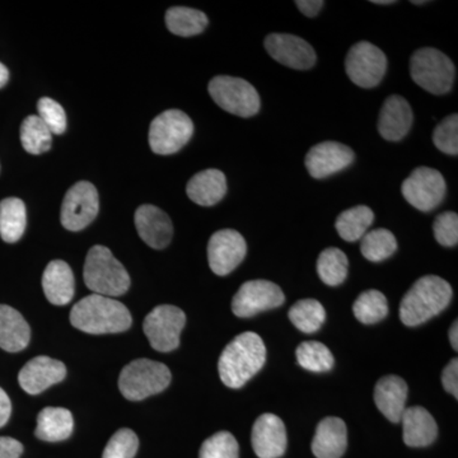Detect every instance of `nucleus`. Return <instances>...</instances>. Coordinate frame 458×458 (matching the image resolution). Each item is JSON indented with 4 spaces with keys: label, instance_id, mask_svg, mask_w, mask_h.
I'll return each instance as SVG.
<instances>
[{
    "label": "nucleus",
    "instance_id": "obj_1",
    "mask_svg": "<svg viewBox=\"0 0 458 458\" xmlns=\"http://www.w3.org/2000/svg\"><path fill=\"white\" fill-rule=\"evenodd\" d=\"M267 361V348L260 336L246 331L225 346L218 361L219 376L229 388L243 387L260 372Z\"/></svg>",
    "mask_w": 458,
    "mask_h": 458
},
{
    "label": "nucleus",
    "instance_id": "obj_2",
    "mask_svg": "<svg viewBox=\"0 0 458 458\" xmlns=\"http://www.w3.org/2000/svg\"><path fill=\"white\" fill-rule=\"evenodd\" d=\"M71 324L83 333L104 335L129 330L132 319L129 310L119 301L90 294L74 304Z\"/></svg>",
    "mask_w": 458,
    "mask_h": 458
},
{
    "label": "nucleus",
    "instance_id": "obj_3",
    "mask_svg": "<svg viewBox=\"0 0 458 458\" xmlns=\"http://www.w3.org/2000/svg\"><path fill=\"white\" fill-rule=\"evenodd\" d=\"M452 286L436 276H423L415 282L400 304V319L409 327H419L445 311L451 303Z\"/></svg>",
    "mask_w": 458,
    "mask_h": 458
},
{
    "label": "nucleus",
    "instance_id": "obj_4",
    "mask_svg": "<svg viewBox=\"0 0 458 458\" xmlns=\"http://www.w3.org/2000/svg\"><path fill=\"white\" fill-rule=\"evenodd\" d=\"M84 282L93 294L119 297L131 288V276L122 262L105 246H93L87 254Z\"/></svg>",
    "mask_w": 458,
    "mask_h": 458
},
{
    "label": "nucleus",
    "instance_id": "obj_5",
    "mask_svg": "<svg viewBox=\"0 0 458 458\" xmlns=\"http://www.w3.org/2000/svg\"><path fill=\"white\" fill-rule=\"evenodd\" d=\"M412 81L427 92L445 95L454 87L456 68L450 57L433 47H423L410 59Z\"/></svg>",
    "mask_w": 458,
    "mask_h": 458
},
{
    "label": "nucleus",
    "instance_id": "obj_6",
    "mask_svg": "<svg viewBox=\"0 0 458 458\" xmlns=\"http://www.w3.org/2000/svg\"><path fill=\"white\" fill-rule=\"evenodd\" d=\"M171 384V372L159 361L137 360L120 373V393L125 399L140 401L162 393Z\"/></svg>",
    "mask_w": 458,
    "mask_h": 458
},
{
    "label": "nucleus",
    "instance_id": "obj_7",
    "mask_svg": "<svg viewBox=\"0 0 458 458\" xmlns=\"http://www.w3.org/2000/svg\"><path fill=\"white\" fill-rule=\"evenodd\" d=\"M208 90L219 107L236 116L251 117L260 110L258 90L242 78L218 75L210 81Z\"/></svg>",
    "mask_w": 458,
    "mask_h": 458
},
{
    "label": "nucleus",
    "instance_id": "obj_8",
    "mask_svg": "<svg viewBox=\"0 0 458 458\" xmlns=\"http://www.w3.org/2000/svg\"><path fill=\"white\" fill-rule=\"evenodd\" d=\"M194 134V123L180 110H167L153 120L149 146L156 155L168 156L182 149Z\"/></svg>",
    "mask_w": 458,
    "mask_h": 458
},
{
    "label": "nucleus",
    "instance_id": "obj_9",
    "mask_svg": "<svg viewBox=\"0 0 458 458\" xmlns=\"http://www.w3.org/2000/svg\"><path fill=\"white\" fill-rule=\"evenodd\" d=\"M185 324L186 316L182 310L162 304L144 318V334L155 351L168 352L179 348L181 331Z\"/></svg>",
    "mask_w": 458,
    "mask_h": 458
},
{
    "label": "nucleus",
    "instance_id": "obj_10",
    "mask_svg": "<svg viewBox=\"0 0 458 458\" xmlns=\"http://www.w3.org/2000/svg\"><path fill=\"white\" fill-rule=\"evenodd\" d=\"M346 74L352 83L361 89H373L384 80L387 57L384 51L370 42L352 45L345 59Z\"/></svg>",
    "mask_w": 458,
    "mask_h": 458
},
{
    "label": "nucleus",
    "instance_id": "obj_11",
    "mask_svg": "<svg viewBox=\"0 0 458 458\" xmlns=\"http://www.w3.org/2000/svg\"><path fill=\"white\" fill-rule=\"evenodd\" d=\"M401 192L415 209L430 212L441 205L445 197V177L434 168H415L401 185Z\"/></svg>",
    "mask_w": 458,
    "mask_h": 458
},
{
    "label": "nucleus",
    "instance_id": "obj_12",
    "mask_svg": "<svg viewBox=\"0 0 458 458\" xmlns=\"http://www.w3.org/2000/svg\"><path fill=\"white\" fill-rule=\"evenodd\" d=\"M285 297L280 286L269 280H250L243 283L232 301V311L237 318H249L258 313L278 309Z\"/></svg>",
    "mask_w": 458,
    "mask_h": 458
},
{
    "label": "nucleus",
    "instance_id": "obj_13",
    "mask_svg": "<svg viewBox=\"0 0 458 458\" xmlns=\"http://www.w3.org/2000/svg\"><path fill=\"white\" fill-rule=\"evenodd\" d=\"M98 189L87 181L75 183L66 192L62 205L60 221L68 231H82L95 221L98 214Z\"/></svg>",
    "mask_w": 458,
    "mask_h": 458
},
{
    "label": "nucleus",
    "instance_id": "obj_14",
    "mask_svg": "<svg viewBox=\"0 0 458 458\" xmlns=\"http://www.w3.org/2000/svg\"><path fill=\"white\" fill-rule=\"evenodd\" d=\"M245 238L234 229H222L210 237L208 261L210 269L219 276H228L246 258Z\"/></svg>",
    "mask_w": 458,
    "mask_h": 458
},
{
    "label": "nucleus",
    "instance_id": "obj_15",
    "mask_svg": "<svg viewBox=\"0 0 458 458\" xmlns=\"http://www.w3.org/2000/svg\"><path fill=\"white\" fill-rule=\"evenodd\" d=\"M265 49L280 64L297 71H309L316 63V53L311 45L288 33H271L265 38Z\"/></svg>",
    "mask_w": 458,
    "mask_h": 458
},
{
    "label": "nucleus",
    "instance_id": "obj_16",
    "mask_svg": "<svg viewBox=\"0 0 458 458\" xmlns=\"http://www.w3.org/2000/svg\"><path fill=\"white\" fill-rule=\"evenodd\" d=\"M352 148L337 141H324L312 147L307 153L304 164L313 179H325L345 170L354 162Z\"/></svg>",
    "mask_w": 458,
    "mask_h": 458
},
{
    "label": "nucleus",
    "instance_id": "obj_17",
    "mask_svg": "<svg viewBox=\"0 0 458 458\" xmlns=\"http://www.w3.org/2000/svg\"><path fill=\"white\" fill-rule=\"evenodd\" d=\"M252 448L259 458H279L285 454L288 437L282 419L276 414H262L255 421Z\"/></svg>",
    "mask_w": 458,
    "mask_h": 458
},
{
    "label": "nucleus",
    "instance_id": "obj_18",
    "mask_svg": "<svg viewBox=\"0 0 458 458\" xmlns=\"http://www.w3.org/2000/svg\"><path fill=\"white\" fill-rule=\"evenodd\" d=\"M65 376L66 369L62 361L49 357H36L21 369L18 382L27 394H38L50 386L62 382Z\"/></svg>",
    "mask_w": 458,
    "mask_h": 458
},
{
    "label": "nucleus",
    "instance_id": "obj_19",
    "mask_svg": "<svg viewBox=\"0 0 458 458\" xmlns=\"http://www.w3.org/2000/svg\"><path fill=\"white\" fill-rule=\"evenodd\" d=\"M134 222L138 233L148 246L162 250L170 245L174 225L164 210L155 205H141L135 212Z\"/></svg>",
    "mask_w": 458,
    "mask_h": 458
},
{
    "label": "nucleus",
    "instance_id": "obj_20",
    "mask_svg": "<svg viewBox=\"0 0 458 458\" xmlns=\"http://www.w3.org/2000/svg\"><path fill=\"white\" fill-rule=\"evenodd\" d=\"M411 125L412 110L409 102L397 95L386 99L378 119L381 137L388 141H399L408 135Z\"/></svg>",
    "mask_w": 458,
    "mask_h": 458
},
{
    "label": "nucleus",
    "instance_id": "obj_21",
    "mask_svg": "<svg viewBox=\"0 0 458 458\" xmlns=\"http://www.w3.org/2000/svg\"><path fill=\"white\" fill-rule=\"evenodd\" d=\"M348 447V429L340 418L319 421L312 441V452L318 458H342Z\"/></svg>",
    "mask_w": 458,
    "mask_h": 458
},
{
    "label": "nucleus",
    "instance_id": "obj_22",
    "mask_svg": "<svg viewBox=\"0 0 458 458\" xmlns=\"http://www.w3.org/2000/svg\"><path fill=\"white\" fill-rule=\"evenodd\" d=\"M408 399V385L399 376L382 377L377 382L375 401L377 408L393 423H400Z\"/></svg>",
    "mask_w": 458,
    "mask_h": 458
},
{
    "label": "nucleus",
    "instance_id": "obj_23",
    "mask_svg": "<svg viewBox=\"0 0 458 458\" xmlns=\"http://www.w3.org/2000/svg\"><path fill=\"white\" fill-rule=\"evenodd\" d=\"M401 421L403 427V442L409 447H427L438 436V427L432 414L421 406L405 409Z\"/></svg>",
    "mask_w": 458,
    "mask_h": 458
},
{
    "label": "nucleus",
    "instance_id": "obj_24",
    "mask_svg": "<svg viewBox=\"0 0 458 458\" xmlns=\"http://www.w3.org/2000/svg\"><path fill=\"white\" fill-rule=\"evenodd\" d=\"M42 289L47 301L55 306H64L74 297V276L71 267L63 260L47 265L42 276Z\"/></svg>",
    "mask_w": 458,
    "mask_h": 458
},
{
    "label": "nucleus",
    "instance_id": "obj_25",
    "mask_svg": "<svg viewBox=\"0 0 458 458\" xmlns=\"http://www.w3.org/2000/svg\"><path fill=\"white\" fill-rule=\"evenodd\" d=\"M188 197L201 207H213L227 194V179L219 170H205L192 176L186 186Z\"/></svg>",
    "mask_w": 458,
    "mask_h": 458
},
{
    "label": "nucleus",
    "instance_id": "obj_26",
    "mask_svg": "<svg viewBox=\"0 0 458 458\" xmlns=\"http://www.w3.org/2000/svg\"><path fill=\"white\" fill-rule=\"evenodd\" d=\"M31 339V328L17 310L0 304V348L9 352L23 351Z\"/></svg>",
    "mask_w": 458,
    "mask_h": 458
},
{
    "label": "nucleus",
    "instance_id": "obj_27",
    "mask_svg": "<svg viewBox=\"0 0 458 458\" xmlns=\"http://www.w3.org/2000/svg\"><path fill=\"white\" fill-rule=\"evenodd\" d=\"M73 415L64 408H45L38 417L35 434L44 442H62L73 433Z\"/></svg>",
    "mask_w": 458,
    "mask_h": 458
},
{
    "label": "nucleus",
    "instance_id": "obj_28",
    "mask_svg": "<svg viewBox=\"0 0 458 458\" xmlns=\"http://www.w3.org/2000/svg\"><path fill=\"white\" fill-rule=\"evenodd\" d=\"M26 205L21 199L0 201V237L8 243L21 240L26 229Z\"/></svg>",
    "mask_w": 458,
    "mask_h": 458
},
{
    "label": "nucleus",
    "instance_id": "obj_29",
    "mask_svg": "<svg viewBox=\"0 0 458 458\" xmlns=\"http://www.w3.org/2000/svg\"><path fill=\"white\" fill-rule=\"evenodd\" d=\"M375 221V213L366 205L346 209L337 216L335 227L339 236L346 242H355L363 238Z\"/></svg>",
    "mask_w": 458,
    "mask_h": 458
},
{
    "label": "nucleus",
    "instance_id": "obj_30",
    "mask_svg": "<svg viewBox=\"0 0 458 458\" xmlns=\"http://www.w3.org/2000/svg\"><path fill=\"white\" fill-rule=\"evenodd\" d=\"M165 25L174 35L190 38L207 29L208 17L198 9L172 7L165 13Z\"/></svg>",
    "mask_w": 458,
    "mask_h": 458
},
{
    "label": "nucleus",
    "instance_id": "obj_31",
    "mask_svg": "<svg viewBox=\"0 0 458 458\" xmlns=\"http://www.w3.org/2000/svg\"><path fill=\"white\" fill-rule=\"evenodd\" d=\"M397 241L393 232L385 228H377L367 232L361 238L360 251L367 260L384 261L396 252Z\"/></svg>",
    "mask_w": 458,
    "mask_h": 458
},
{
    "label": "nucleus",
    "instance_id": "obj_32",
    "mask_svg": "<svg viewBox=\"0 0 458 458\" xmlns=\"http://www.w3.org/2000/svg\"><path fill=\"white\" fill-rule=\"evenodd\" d=\"M349 261L342 250L328 247L318 256V273L325 284L336 286L342 284L348 276Z\"/></svg>",
    "mask_w": 458,
    "mask_h": 458
},
{
    "label": "nucleus",
    "instance_id": "obj_33",
    "mask_svg": "<svg viewBox=\"0 0 458 458\" xmlns=\"http://www.w3.org/2000/svg\"><path fill=\"white\" fill-rule=\"evenodd\" d=\"M288 316L298 330L304 334H313L321 328L327 318V312L318 301L302 300L293 304Z\"/></svg>",
    "mask_w": 458,
    "mask_h": 458
},
{
    "label": "nucleus",
    "instance_id": "obj_34",
    "mask_svg": "<svg viewBox=\"0 0 458 458\" xmlns=\"http://www.w3.org/2000/svg\"><path fill=\"white\" fill-rule=\"evenodd\" d=\"M352 311L361 324H377L388 315L387 298L382 292L369 289L357 298Z\"/></svg>",
    "mask_w": 458,
    "mask_h": 458
},
{
    "label": "nucleus",
    "instance_id": "obj_35",
    "mask_svg": "<svg viewBox=\"0 0 458 458\" xmlns=\"http://www.w3.org/2000/svg\"><path fill=\"white\" fill-rule=\"evenodd\" d=\"M21 141L26 152L35 156L42 155L50 149L53 134L40 117L31 114L26 117L21 126Z\"/></svg>",
    "mask_w": 458,
    "mask_h": 458
},
{
    "label": "nucleus",
    "instance_id": "obj_36",
    "mask_svg": "<svg viewBox=\"0 0 458 458\" xmlns=\"http://www.w3.org/2000/svg\"><path fill=\"white\" fill-rule=\"evenodd\" d=\"M298 364L310 372L324 373L334 369L333 352L327 345L318 342H304L295 352Z\"/></svg>",
    "mask_w": 458,
    "mask_h": 458
},
{
    "label": "nucleus",
    "instance_id": "obj_37",
    "mask_svg": "<svg viewBox=\"0 0 458 458\" xmlns=\"http://www.w3.org/2000/svg\"><path fill=\"white\" fill-rule=\"evenodd\" d=\"M240 447L229 432H219L208 438L201 445L199 458H238Z\"/></svg>",
    "mask_w": 458,
    "mask_h": 458
},
{
    "label": "nucleus",
    "instance_id": "obj_38",
    "mask_svg": "<svg viewBox=\"0 0 458 458\" xmlns=\"http://www.w3.org/2000/svg\"><path fill=\"white\" fill-rule=\"evenodd\" d=\"M140 447V439L131 429L117 430L108 441L102 458H134Z\"/></svg>",
    "mask_w": 458,
    "mask_h": 458
},
{
    "label": "nucleus",
    "instance_id": "obj_39",
    "mask_svg": "<svg viewBox=\"0 0 458 458\" xmlns=\"http://www.w3.org/2000/svg\"><path fill=\"white\" fill-rule=\"evenodd\" d=\"M433 141L441 152L448 156L458 155V116L450 114L438 123L433 132Z\"/></svg>",
    "mask_w": 458,
    "mask_h": 458
},
{
    "label": "nucleus",
    "instance_id": "obj_40",
    "mask_svg": "<svg viewBox=\"0 0 458 458\" xmlns=\"http://www.w3.org/2000/svg\"><path fill=\"white\" fill-rule=\"evenodd\" d=\"M38 117L53 135H60L66 129V114L62 105L54 99L42 98L38 102Z\"/></svg>",
    "mask_w": 458,
    "mask_h": 458
},
{
    "label": "nucleus",
    "instance_id": "obj_41",
    "mask_svg": "<svg viewBox=\"0 0 458 458\" xmlns=\"http://www.w3.org/2000/svg\"><path fill=\"white\" fill-rule=\"evenodd\" d=\"M434 237L439 245L454 247L458 243V216L454 212L439 214L433 225Z\"/></svg>",
    "mask_w": 458,
    "mask_h": 458
},
{
    "label": "nucleus",
    "instance_id": "obj_42",
    "mask_svg": "<svg viewBox=\"0 0 458 458\" xmlns=\"http://www.w3.org/2000/svg\"><path fill=\"white\" fill-rule=\"evenodd\" d=\"M442 385L448 394L458 399V360H452L442 372Z\"/></svg>",
    "mask_w": 458,
    "mask_h": 458
},
{
    "label": "nucleus",
    "instance_id": "obj_43",
    "mask_svg": "<svg viewBox=\"0 0 458 458\" xmlns=\"http://www.w3.org/2000/svg\"><path fill=\"white\" fill-rule=\"evenodd\" d=\"M23 445L11 437H0V458H20Z\"/></svg>",
    "mask_w": 458,
    "mask_h": 458
},
{
    "label": "nucleus",
    "instance_id": "obj_44",
    "mask_svg": "<svg viewBox=\"0 0 458 458\" xmlns=\"http://www.w3.org/2000/svg\"><path fill=\"white\" fill-rule=\"evenodd\" d=\"M325 2L322 0H297L295 5L306 17H316L324 7Z\"/></svg>",
    "mask_w": 458,
    "mask_h": 458
},
{
    "label": "nucleus",
    "instance_id": "obj_45",
    "mask_svg": "<svg viewBox=\"0 0 458 458\" xmlns=\"http://www.w3.org/2000/svg\"><path fill=\"white\" fill-rule=\"evenodd\" d=\"M12 403L8 394L0 388V428L4 427L11 418Z\"/></svg>",
    "mask_w": 458,
    "mask_h": 458
},
{
    "label": "nucleus",
    "instance_id": "obj_46",
    "mask_svg": "<svg viewBox=\"0 0 458 458\" xmlns=\"http://www.w3.org/2000/svg\"><path fill=\"white\" fill-rule=\"evenodd\" d=\"M450 342H451L452 348H454V351H457V349H458V324H457V321H454V325H452V327H451Z\"/></svg>",
    "mask_w": 458,
    "mask_h": 458
},
{
    "label": "nucleus",
    "instance_id": "obj_47",
    "mask_svg": "<svg viewBox=\"0 0 458 458\" xmlns=\"http://www.w3.org/2000/svg\"><path fill=\"white\" fill-rule=\"evenodd\" d=\"M9 80V72L8 69L5 68L4 64L0 63V89L5 86L8 83Z\"/></svg>",
    "mask_w": 458,
    "mask_h": 458
},
{
    "label": "nucleus",
    "instance_id": "obj_48",
    "mask_svg": "<svg viewBox=\"0 0 458 458\" xmlns=\"http://www.w3.org/2000/svg\"><path fill=\"white\" fill-rule=\"evenodd\" d=\"M375 4H394V0H373Z\"/></svg>",
    "mask_w": 458,
    "mask_h": 458
},
{
    "label": "nucleus",
    "instance_id": "obj_49",
    "mask_svg": "<svg viewBox=\"0 0 458 458\" xmlns=\"http://www.w3.org/2000/svg\"><path fill=\"white\" fill-rule=\"evenodd\" d=\"M426 2H412V4H424Z\"/></svg>",
    "mask_w": 458,
    "mask_h": 458
}]
</instances>
